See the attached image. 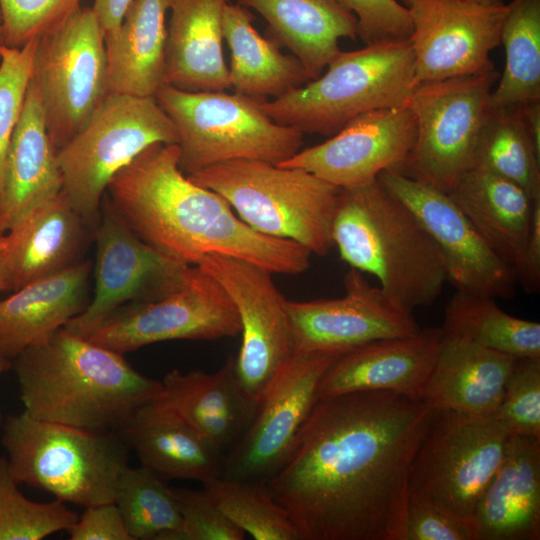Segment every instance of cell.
Segmentation results:
<instances>
[{
  "label": "cell",
  "instance_id": "53",
  "mask_svg": "<svg viewBox=\"0 0 540 540\" xmlns=\"http://www.w3.org/2000/svg\"><path fill=\"white\" fill-rule=\"evenodd\" d=\"M1 291H8V290H7V284L5 282L4 276L0 271V292Z\"/></svg>",
  "mask_w": 540,
  "mask_h": 540
},
{
  "label": "cell",
  "instance_id": "21",
  "mask_svg": "<svg viewBox=\"0 0 540 540\" xmlns=\"http://www.w3.org/2000/svg\"><path fill=\"white\" fill-rule=\"evenodd\" d=\"M441 339L442 328L427 327L411 336L380 339L350 349L324 372L317 400L371 390L422 400Z\"/></svg>",
  "mask_w": 540,
  "mask_h": 540
},
{
  "label": "cell",
  "instance_id": "22",
  "mask_svg": "<svg viewBox=\"0 0 540 540\" xmlns=\"http://www.w3.org/2000/svg\"><path fill=\"white\" fill-rule=\"evenodd\" d=\"M93 231L62 190L0 235V271L7 290L62 271L81 261Z\"/></svg>",
  "mask_w": 540,
  "mask_h": 540
},
{
  "label": "cell",
  "instance_id": "34",
  "mask_svg": "<svg viewBox=\"0 0 540 540\" xmlns=\"http://www.w3.org/2000/svg\"><path fill=\"white\" fill-rule=\"evenodd\" d=\"M494 299L456 291L442 331L516 358L540 357V324L507 314Z\"/></svg>",
  "mask_w": 540,
  "mask_h": 540
},
{
  "label": "cell",
  "instance_id": "17",
  "mask_svg": "<svg viewBox=\"0 0 540 540\" xmlns=\"http://www.w3.org/2000/svg\"><path fill=\"white\" fill-rule=\"evenodd\" d=\"M413 88L419 84L483 75L495 69L490 53L500 46L506 4L465 0H412Z\"/></svg>",
  "mask_w": 540,
  "mask_h": 540
},
{
  "label": "cell",
  "instance_id": "42",
  "mask_svg": "<svg viewBox=\"0 0 540 540\" xmlns=\"http://www.w3.org/2000/svg\"><path fill=\"white\" fill-rule=\"evenodd\" d=\"M81 0H0L4 44L21 48L63 24Z\"/></svg>",
  "mask_w": 540,
  "mask_h": 540
},
{
  "label": "cell",
  "instance_id": "27",
  "mask_svg": "<svg viewBox=\"0 0 540 540\" xmlns=\"http://www.w3.org/2000/svg\"><path fill=\"white\" fill-rule=\"evenodd\" d=\"M517 358L442 331L422 401L436 410L493 414Z\"/></svg>",
  "mask_w": 540,
  "mask_h": 540
},
{
  "label": "cell",
  "instance_id": "13",
  "mask_svg": "<svg viewBox=\"0 0 540 540\" xmlns=\"http://www.w3.org/2000/svg\"><path fill=\"white\" fill-rule=\"evenodd\" d=\"M339 355L297 352L284 364L248 428L223 454L221 477L268 482L282 469L317 401L321 377Z\"/></svg>",
  "mask_w": 540,
  "mask_h": 540
},
{
  "label": "cell",
  "instance_id": "52",
  "mask_svg": "<svg viewBox=\"0 0 540 540\" xmlns=\"http://www.w3.org/2000/svg\"><path fill=\"white\" fill-rule=\"evenodd\" d=\"M5 46L4 44V38H3V21H2V14L0 10V50L1 48Z\"/></svg>",
  "mask_w": 540,
  "mask_h": 540
},
{
  "label": "cell",
  "instance_id": "3",
  "mask_svg": "<svg viewBox=\"0 0 540 540\" xmlns=\"http://www.w3.org/2000/svg\"><path fill=\"white\" fill-rule=\"evenodd\" d=\"M118 353L64 327L12 360L24 412L39 420L98 432H120L161 381Z\"/></svg>",
  "mask_w": 540,
  "mask_h": 540
},
{
  "label": "cell",
  "instance_id": "48",
  "mask_svg": "<svg viewBox=\"0 0 540 540\" xmlns=\"http://www.w3.org/2000/svg\"><path fill=\"white\" fill-rule=\"evenodd\" d=\"M131 1L132 0H94L92 9L104 35L118 30Z\"/></svg>",
  "mask_w": 540,
  "mask_h": 540
},
{
  "label": "cell",
  "instance_id": "12",
  "mask_svg": "<svg viewBox=\"0 0 540 540\" xmlns=\"http://www.w3.org/2000/svg\"><path fill=\"white\" fill-rule=\"evenodd\" d=\"M32 81L48 135L59 150L109 94L104 32L92 8L80 7L38 39Z\"/></svg>",
  "mask_w": 540,
  "mask_h": 540
},
{
  "label": "cell",
  "instance_id": "20",
  "mask_svg": "<svg viewBox=\"0 0 540 540\" xmlns=\"http://www.w3.org/2000/svg\"><path fill=\"white\" fill-rule=\"evenodd\" d=\"M415 137V117L407 104L375 109L278 165L304 169L338 188H352L376 180L386 170H399Z\"/></svg>",
  "mask_w": 540,
  "mask_h": 540
},
{
  "label": "cell",
  "instance_id": "5",
  "mask_svg": "<svg viewBox=\"0 0 540 540\" xmlns=\"http://www.w3.org/2000/svg\"><path fill=\"white\" fill-rule=\"evenodd\" d=\"M316 79L263 102L276 123L303 134L331 137L367 111L401 107L413 89L409 40H391L340 51Z\"/></svg>",
  "mask_w": 540,
  "mask_h": 540
},
{
  "label": "cell",
  "instance_id": "4",
  "mask_svg": "<svg viewBox=\"0 0 540 540\" xmlns=\"http://www.w3.org/2000/svg\"><path fill=\"white\" fill-rule=\"evenodd\" d=\"M332 238L341 259L375 276L384 294L406 312L432 305L447 282L432 237L378 179L340 188Z\"/></svg>",
  "mask_w": 540,
  "mask_h": 540
},
{
  "label": "cell",
  "instance_id": "40",
  "mask_svg": "<svg viewBox=\"0 0 540 540\" xmlns=\"http://www.w3.org/2000/svg\"><path fill=\"white\" fill-rule=\"evenodd\" d=\"M38 39L21 48L3 46L0 50V201L2 198L8 153L32 78Z\"/></svg>",
  "mask_w": 540,
  "mask_h": 540
},
{
  "label": "cell",
  "instance_id": "35",
  "mask_svg": "<svg viewBox=\"0 0 540 540\" xmlns=\"http://www.w3.org/2000/svg\"><path fill=\"white\" fill-rule=\"evenodd\" d=\"M505 66L491 106L540 100V0H510L501 25Z\"/></svg>",
  "mask_w": 540,
  "mask_h": 540
},
{
  "label": "cell",
  "instance_id": "31",
  "mask_svg": "<svg viewBox=\"0 0 540 540\" xmlns=\"http://www.w3.org/2000/svg\"><path fill=\"white\" fill-rule=\"evenodd\" d=\"M258 12L273 40L304 66L310 80L319 77L341 50L342 38L358 37L356 16L340 0H236Z\"/></svg>",
  "mask_w": 540,
  "mask_h": 540
},
{
  "label": "cell",
  "instance_id": "39",
  "mask_svg": "<svg viewBox=\"0 0 540 540\" xmlns=\"http://www.w3.org/2000/svg\"><path fill=\"white\" fill-rule=\"evenodd\" d=\"M8 460L0 458V540H41L66 530L79 515L55 499L38 503L27 499L17 488Z\"/></svg>",
  "mask_w": 540,
  "mask_h": 540
},
{
  "label": "cell",
  "instance_id": "45",
  "mask_svg": "<svg viewBox=\"0 0 540 540\" xmlns=\"http://www.w3.org/2000/svg\"><path fill=\"white\" fill-rule=\"evenodd\" d=\"M400 540H475V529L440 507L408 499Z\"/></svg>",
  "mask_w": 540,
  "mask_h": 540
},
{
  "label": "cell",
  "instance_id": "16",
  "mask_svg": "<svg viewBox=\"0 0 540 540\" xmlns=\"http://www.w3.org/2000/svg\"><path fill=\"white\" fill-rule=\"evenodd\" d=\"M223 287L240 318L242 343L236 361L241 385L259 400L295 354L287 301L271 272L248 261L208 254L197 264Z\"/></svg>",
  "mask_w": 540,
  "mask_h": 540
},
{
  "label": "cell",
  "instance_id": "18",
  "mask_svg": "<svg viewBox=\"0 0 540 540\" xmlns=\"http://www.w3.org/2000/svg\"><path fill=\"white\" fill-rule=\"evenodd\" d=\"M377 179L425 227L442 255L447 282L457 291L501 299L514 296L516 272L489 247L447 193L395 169Z\"/></svg>",
  "mask_w": 540,
  "mask_h": 540
},
{
  "label": "cell",
  "instance_id": "44",
  "mask_svg": "<svg viewBox=\"0 0 540 540\" xmlns=\"http://www.w3.org/2000/svg\"><path fill=\"white\" fill-rule=\"evenodd\" d=\"M357 18L358 37L365 45L408 40L413 25L409 7L397 0H340Z\"/></svg>",
  "mask_w": 540,
  "mask_h": 540
},
{
  "label": "cell",
  "instance_id": "7",
  "mask_svg": "<svg viewBox=\"0 0 540 540\" xmlns=\"http://www.w3.org/2000/svg\"><path fill=\"white\" fill-rule=\"evenodd\" d=\"M2 431L17 484L85 508L114 502L119 476L128 466L129 447L118 432L52 423L25 412L7 417Z\"/></svg>",
  "mask_w": 540,
  "mask_h": 540
},
{
  "label": "cell",
  "instance_id": "32",
  "mask_svg": "<svg viewBox=\"0 0 540 540\" xmlns=\"http://www.w3.org/2000/svg\"><path fill=\"white\" fill-rule=\"evenodd\" d=\"M171 0H132L104 35L109 93L155 98L165 85L166 14Z\"/></svg>",
  "mask_w": 540,
  "mask_h": 540
},
{
  "label": "cell",
  "instance_id": "54",
  "mask_svg": "<svg viewBox=\"0 0 540 540\" xmlns=\"http://www.w3.org/2000/svg\"><path fill=\"white\" fill-rule=\"evenodd\" d=\"M402 1H403L404 5H406L407 7L412 2V0H402Z\"/></svg>",
  "mask_w": 540,
  "mask_h": 540
},
{
  "label": "cell",
  "instance_id": "19",
  "mask_svg": "<svg viewBox=\"0 0 540 540\" xmlns=\"http://www.w3.org/2000/svg\"><path fill=\"white\" fill-rule=\"evenodd\" d=\"M345 295L336 299L287 301L295 353L342 354L366 343L411 336L421 327L364 273L350 268Z\"/></svg>",
  "mask_w": 540,
  "mask_h": 540
},
{
  "label": "cell",
  "instance_id": "29",
  "mask_svg": "<svg viewBox=\"0 0 540 540\" xmlns=\"http://www.w3.org/2000/svg\"><path fill=\"white\" fill-rule=\"evenodd\" d=\"M63 188L37 86L30 80L8 153L0 201V235Z\"/></svg>",
  "mask_w": 540,
  "mask_h": 540
},
{
  "label": "cell",
  "instance_id": "6",
  "mask_svg": "<svg viewBox=\"0 0 540 540\" xmlns=\"http://www.w3.org/2000/svg\"><path fill=\"white\" fill-rule=\"evenodd\" d=\"M223 197L255 231L326 256L340 188L301 168L238 159L187 176Z\"/></svg>",
  "mask_w": 540,
  "mask_h": 540
},
{
  "label": "cell",
  "instance_id": "11",
  "mask_svg": "<svg viewBox=\"0 0 540 540\" xmlns=\"http://www.w3.org/2000/svg\"><path fill=\"white\" fill-rule=\"evenodd\" d=\"M499 76L494 70L415 86L407 105L415 117L416 137L398 171L448 193L474 165Z\"/></svg>",
  "mask_w": 540,
  "mask_h": 540
},
{
  "label": "cell",
  "instance_id": "24",
  "mask_svg": "<svg viewBox=\"0 0 540 540\" xmlns=\"http://www.w3.org/2000/svg\"><path fill=\"white\" fill-rule=\"evenodd\" d=\"M473 525L475 540L540 539V438L509 437Z\"/></svg>",
  "mask_w": 540,
  "mask_h": 540
},
{
  "label": "cell",
  "instance_id": "38",
  "mask_svg": "<svg viewBox=\"0 0 540 540\" xmlns=\"http://www.w3.org/2000/svg\"><path fill=\"white\" fill-rule=\"evenodd\" d=\"M203 489L216 506L255 540H300L284 508L271 494L267 482L216 477Z\"/></svg>",
  "mask_w": 540,
  "mask_h": 540
},
{
  "label": "cell",
  "instance_id": "15",
  "mask_svg": "<svg viewBox=\"0 0 540 540\" xmlns=\"http://www.w3.org/2000/svg\"><path fill=\"white\" fill-rule=\"evenodd\" d=\"M240 333V318L231 298L216 279L192 265L177 290L119 309L87 338L125 354L162 341L217 340Z\"/></svg>",
  "mask_w": 540,
  "mask_h": 540
},
{
  "label": "cell",
  "instance_id": "46",
  "mask_svg": "<svg viewBox=\"0 0 540 540\" xmlns=\"http://www.w3.org/2000/svg\"><path fill=\"white\" fill-rule=\"evenodd\" d=\"M68 532L70 540H132L114 502L86 507Z\"/></svg>",
  "mask_w": 540,
  "mask_h": 540
},
{
  "label": "cell",
  "instance_id": "50",
  "mask_svg": "<svg viewBox=\"0 0 540 540\" xmlns=\"http://www.w3.org/2000/svg\"><path fill=\"white\" fill-rule=\"evenodd\" d=\"M11 367H12V360L8 359L0 352V375L4 373L5 371H7L8 369H10ZM3 424H4V418H3V413L0 407V430H2Z\"/></svg>",
  "mask_w": 540,
  "mask_h": 540
},
{
  "label": "cell",
  "instance_id": "26",
  "mask_svg": "<svg viewBox=\"0 0 540 540\" xmlns=\"http://www.w3.org/2000/svg\"><path fill=\"white\" fill-rule=\"evenodd\" d=\"M228 3L170 1L165 85L191 92L231 89L223 52V16Z\"/></svg>",
  "mask_w": 540,
  "mask_h": 540
},
{
  "label": "cell",
  "instance_id": "9",
  "mask_svg": "<svg viewBox=\"0 0 540 540\" xmlns=\"http://www.w3.org/2000/svg\"><path fill=\"white\" fill-rule=\"evenodd\" d=\"M155 143L176 144L169 116L153 97L109 93L57 161L73 208L95 229L112 178Z\"/></svg>",
  "mask_w": 540,
  "mask_h": 540
},
{
  "label": "cell",
  "instance_id": "8",
  "mask_svg": "<svg viewBox=\"0 0 540 540\" xmlns=\"http://www.w3.org/2000/svg\"><path fill=\"white\" fill-rule=\"evenodd\" d=\"M155 99L177 133L178 165L186 175L238 159L278 165L303 145L299 130L274 122L262 100L224 91L162 86Z\"/></svg>",
  "mask_w": 540,
  "mask_h": 540
},
{
  "label": "cell",
  "instance_id": "49",
  "mask_svg": "<svg viewBox=\"0 0 540 540\" xmlns=\"http://www.w3.org/2000/svg\"><path fill=\"white\" fill-rule=\"evenodd\" d=\"M525 131L540 156V100H533L518 105Z\"/></svg>",
  "mask_w": 540,
  "mask_h": 540
},
{
  "label": "cell",
  "instance_id": "33",
  "mask_svg": "<svg viewBox=\"0 0 540 540\" xmlns=\"http://www.w3.org/2000/svg\"><path fill=\"white\" fill-rule=\"evenodd\" d=\"M249 9L228 3L223 16V37L230 50L229 79L234 92L262 101L278 98L310 81L293 55L262 36L252 24Z\"/></svg>",
  "mask_w": 540,
  "mask_h": 540
},
{
  "label": "cell",
  "instance_id": "23",
  "mask_svg": "<svg viewBox=\"0 0 540 540\" xmlns=\"http://www.w3.org/2000/svg\"><path fill=\"white\" fill-rule=\"evenodd\" d=\"M161 382L159 399L223 454L248 428L259 404L241 385L233 355L214 373L173 369Z\"/></svg>",
  "mask_w": 540,
  "mask_h": 540
},
{
  "label": "cell",
  "instance_id": "41",
  "mask_svg": "<svg viewBox=\"0 0 540 540\" xmlns=\"http://www.w3.org/2000/svg\"><path fill=\"white\" fill-rule=\"evenodd\" d=\"M493 415L510 436L540 438V357L517 358Z\"/></svg>",
  "mask_w": 540,
  "mask_h": 540
},
{
  "label": "cell",
  "instance_id": "25",
  "mask_svg": "<svg viewBox=\"0 0 540 540\" xmlns=\"http://www.w3.org/2000/svg\"><path fill=\"white\" fill-rule=\"evenodd\" d=\"M92 263L81 260L0 301V352L13 360L41 344L89 304Z\"/></svg>",
  "mask_w": 540,
  "mask_h": 540
},
{
  "label": "cell",
  "instance_id": "30",
  "mask_svg": "<svg viewBox=\"0 0 540 540\" xmlns=\"http://www.w3.org/2000/svg\"><path fill=\"white\" fill-rule=\"evenodd\" d=\"M489 247L517 275L528 245L534 200L514 182L474 165L447 193Z\"/></svg>",
  "mask_w": 540,
  "mask_h": 540
},
{
  "label": "cell",
  "instance_id": "2",
  "mask_svg": "<svg viewBox=\"0 0 540 540\" xmlns=\"http://www.w3.org/2000/svg\"><path fill=\"white\" fill-rule=\"evenodd\" d=\"M178 158L176 144L155 143L107 187L112 206L143 241L186 265L222 254L271 273L295 275L309 268L308 249L255 231L223 197L191 181Z\"/></svg>",
  "mask_w": 540,
  "mask_h": 540
},
{
  "label": "cell",
  "instance_id": "10",
  "mask_svg": "<svg viewBox=\"0 0 540 540\" xmlns=\"http://www.w3.org/2000/svg\"><path fill=\"white\" fill-rule=\"evenodd\" d=\"M509 437L493 414L436 410L411 464L408 499L435 505L473 524Z\"/></svg>",
  "mask_w": 540,
  "mask_h": 540
},
{
  "label": "cell",
  "instance_id": "47",
  "mask_svg": "<svg viewBox=\"0 0 540 540\" xmlns=\"http://www.w3.org/2000/svg\"><path fill=\"white\" fill-rule=\"evenodd\" d=\"M518 282L527 293L540 289V199L534 203L531 231Z\"/></svg>",
  "mask_w": 540,
  "mask_h": 540
},
{
  "label": "cell",
  "instance_id": "14",
  "mask_svg": "<svg viewBox=\"0 0 540 540\" xmlns=\"http://www.w3.org/2000/svg\"><path fill=\"white\" fill-rule=\"evenodd\" d=\"M93 237L96 242L94 297L64 328L88 337L119 309L160 299L177 290L190 267L150 246L126 224L106 194Z\"/></svg>",
  "mask_w": 540,
  "mask_h": 540
},
{
  "label": "cell",
  "instance_id": "28",
  "mask_svg": "<svg viewBox=\"0 0 540 540\" xmlns=\"http://www.w3.org/2000/svg\"><path fill=\"white\" fill-rule=\"evenodd\" d=\"M119 434L141 465L166 481L221 476L223 453L159 398L140 407Z\"/></svg>",
  "mask_w": 540,
  "mask_h": 540
},
{
  "label": "cell",
  "instance_id": "51",
  "mask_svg": "<svg viewBox=\"0 0 540 540\" xmlns=\"http://www.w3.org/2000/svg\"><path fill=\"white\" fill-rule=\"evenodd\" d=\"M470 2H475L482 5H488V6H501L507 4V1L510 0H465Z\"/></svg>",
  "mask_w": 540,
  "mask_h": 540
},
{
  "label": "cell",
  "instance_id": "36",
  "mask_svg": "<svg viewBox=\"0 0 540 540\" xmlns=\"http://www.w3.org/2000/svg\"><path fill=\"white\" fill-rule=\"evenodd\" d=\"M132 540H178L182 518L173 488L149 468L121 472L114 496Z\"/></svg>",
  "mask_w": 540,
  "mask_h": 540
},
{
  "label": "cell",
  "instance_id": "43",
  "mask_svg": "<svg viewBox=\"0 0 540 540\" xmlns=\"http://www.w3.org/2000/svg\"><path fill=\"white\" fill-rule=\"evenodd\" d=\"M182 518L178 540H243L245 533L216 506L204 489L173 488Z\"/></svg>",
  "mask_w": 540,
  "mask_h": 540
},
{
  "label": "cell",
  "instance_id": "1",
  "mask_svg": "<svg viewBox=\"0 0 540 540\" xmlns=\"http://www.w3.org/2000/svg\"><path fill=\"white\" fill-rule=\"evenodd\" d=\"M435 412L391 391L318 399L267 482L300 540H400L411 464Z\"/></svg>",
  "mask_w": 540,
  "mask_h": 540
},
{
  "label": "cell",
  "instance_id": "37",
  "mask_svg": "<svg viewBox=\"0 0 540 540\" xmlns=\"http://www.w3.org/2000/svg\"><path fill=\"white\" fill-rule=\"evenodd\" d=\"M474 165L514 182L534 200L540 199V156L525 131L518 105L491 106Z\"/></svg>",
  "mask_w": 540,
  "mask_h": 540
}]
</instances>
